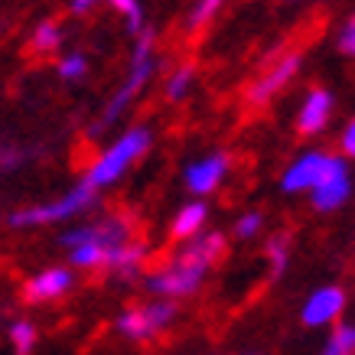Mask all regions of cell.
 <instances>
[{
  "instance_id": "8fae6325",
  "label": "cell",
  "mask_w": 355,
  "mask_h": 355,
  "mask_svg": "<svg viewBox=\"0 0 355 355\" xmlns=\"http://www.w3.org/2000/svg\"><path fill=\"white\" fill-rule=\"evenodd\" d=\"M297 69H300V55H297V53L284 55L280 62H274L268 72L254 82V85L248 88V101H251V105H268L270 98L277 95L280 88H284L293 76H297Z\"/></svg>"
},
{
  "instance_id": "ffe728a7",
  "label": "cell",
  "mask_w": 355,
  "mask_h": 355,
  "mask_svg": "<svg viewBox=\"0 0 355 355\" xmlns=\"http://www.w3.org/2000/svg\"><path fill=\"white\" fill-rule=\"evenodd\" d=\"M268 258H270V274H274V277L287 270V258H291V245H287V238H280V235L270 238L268 241Z\"/></svg>"
},
{
  "instance_id": "d6986e66",
  "label": "cell",
  "mask_w": 355,
  "mask_h": 355,
  "mask_svg": "<svg viewBox=\"0 0 355 355\" xmlns=\"http://www.w3.org/2000/svg\"><path fill=\"white\" fill-rule=\"evenodd\" d=\"M55 72H59V78H65V82H76V78H85V72H88V59H85L82 53L62 55V59L55 62Z\"/></svg>"
},
{
  "instance_id": "277c9868",
  "label": "cell",
  "mask_w": 355,
  "mask_h": 355,
  "mask_svg": "<svg viewBox=\"0 0 355 355\" xmlns=\"http://www.w3.org/2000/svg\"><path fill=\"white\" fill-rule=\"evenodd\" d=\"M98 199V193L92 186L82 180L76 189H69L65 196L53 199V202H40V205H30V209H17L10 216V225L13 228H33V225H53V222H65V218L78 216L92 209Z\"/></svg>"
},
{
  "instance_id": "ac0fdd59",
  "label": "cell",
  "mask_w": 355,
  "mask_h": 355,
  "mask_svg": "<svg viewBox=\"0 0 355 355\" xmlns=\"http://www.w3.org/2000/svg\"><path fill=\"white\" fill-rule=\"evenodd\" d=\"M10 343L20 355H30L33 345H36V326H33L30 320H17V323H10Z\"/></svg>"
},
{
  "instance_id": "6da1fadb",
  "label": "cell",
  "mask_w": 355,
  "mask_h": 355,
  "mask_svg": "<svg viewBox=\"0 0 355 355\" xmlns=\"http://www.w3.org/2000/svg\"><path fill=\"white\" fill-rule=\"evenodd\" d=\"M222 251H225V238L218 235V232L193 238V245H186L166 268L157 270V274L147 280V287H150L160 300L189 297V293L199 291V284L205 280L209 268L222 258Z\"/></svg>"
},
{
  "instance_id": "7a4b0ae2",
  "label": "cell",
  "mask_w": 355,
  "mask_h": 355,
  "mask_svg": "<svg viewBox=\"0 0 355 355\" xmlns=\"http://www.w3.org/2000/svg\"><path fill=\"white\" fill-rule=\"evenodd\" d=\"M153 46H157V33L147 26V30L134 40V49H130V65H128V78H124V82H121V88L111 95V101H108V108H105V114H101V121L88 130L92 137H98L101 130H108L111 124H114V121L128 111L130 101L144 92V85L150 82V76L157 72V55H153Z\"/></svg>"
},
{
  "instance_id": "484cf974",
  "label": "cell",
  "mask_w": 355,
  "mask_h": 355,
  "mask_svg": "<svg viewBox=\"0 0 355 355\" xmlns=\"http://www.w3.org/2000/svg\"><path fill=\"white\" fill-rule=\"evenodd\" d=\"M69 10H72V13H78V17H82V13H88V10H92V3H88V0H78V3H76V0H72V3H69Z\"/></svg>"
},
{
  "instance_id": "52a82bcc",
  "label": "cell",
  "mask_w": 355,
  "mask_h": 355,
  "mask_svg": "<svg viewBox=\"0 0 355 355\" xmlns=\"http://www.w3.org/2000/svg\"><path fill=\"white\" fill-rule=\"evenodd\" d=\"M329 160H333V153H323V150H306L300 153L297 160L284 170V176H280V189L284 193H313L316 186H320V180L326 176V166H329Z\"/></svg>"
},
{
  "instance_id": "7402d4cb",
  "label": "cell",
  "mask_w": 355,
  "mask_h": 355,
  "mask_svg": "<svg viewBox=\"0 0 355 355\" xmlns=\"http://www.w3.org/2000/svg\"><path fill=\"white\" fill-rule=\"evenodd\" d=\"M114 10L124 17V23H128L130 33H137L140 36V33L147 30V26H144V7H140L137 0H118V3H114Z\"/></svg>"
},
{
  "instance_id": "5b68a950",
  "label": "cell",
  "mask_w": 355,
  "mask_h": 355,
  "mask_svg": "<svg viewBox=\"0 0 355 355\" xmlns=\"http://www.w3.org/2000/svg\"><path fill=\"white\" fill-rule=\"evenodd\" d=\"M173 316H176V303L173 300H150L144 303V306H130L118 316V333L134 339V343H144V339H150L157 336L160 329L173 323Z\"/></svg>"
},
{
  "instance_id": "9c48e42d",
  "label": "cell",
  "mask_w": 355,
  "mask_h": 355,
  "mask_svg": "<svg viewBox=\"0 0 355 355\" xmlns=\"http://www.w3.org/2000/svg\"><path fill=\"white\" fill-rule=\"evenodd\" d=\"M345 310V291L343 287H320V291L310 293V300L303 303L300 310V323L316 329V326H326L339 320Z\"/></svg>"
},
{
  "instance_id": "603a6c76",
  "label": "cell",
  "mask_w": 355,
  "mask_h": 355,
  "mask_svg": "<svg viewBox=\"0 0 355 355\" xmlns=\"http://www.w3.org/2000/svg\"><path fill=\"white\" fill-rule=\"evenodd\" d=\"M261 225H264V216H261V212H245V216L235 222V235L241 238V241H248V238L258 235Z\"/></svg>"
},
{
  "instance_id": "3957f363",
  "label": "cell",
  "mask_w": 355,
  "mask_h": 355,
  "mask_svg": "<svg viewBox=\"0 0 355 355\" xmlns=\"http://www.w3.org/2000/svg\"><path fill=\"white\" fill-rule=\"evenodd\" d=\"M150 144H153V134H150V128H130V130H124L114 144H111L108 150H101L95 157V163L88 166V173H85V183L92 186V189H105V186H111V183H118L121 176L134 166V163L144 157V153L150 150Z\"/></svg>"
},
{
  "instance_id": "30bf717a",
  "label": "cell",
  "mask_w": 355,
  "mask_h": 355,
  "mask_svg": "<svg viewBox=\"0 0 355 355\" xmlns=\"http://www.w3.org/2000/svg\"><path fill=\"white\" fill-rule=\"evenodd\" d=\"M72 284H76V277H72V270L69 268H46V270H40V274H33V277L26 280L23 297H26L30 303L59 300V297H65V293L72 291Z\"/></svg>"
},
{
  "instance_id": "44dd1931",
  "label": "cell",
  "mask_w": 355,
  "mask_h": 355,
  "mask_svg": "<svg viewBox=\"0 0 355 355\" xmlns=\"http://www.w3.org/2000/svg\"><path fill=\"white\" fill-rule=\"evenodd\" d=\"M216 10H218V0H202V3H196L193 10H189V17H186V30L199 33L202 26H209V20L216 17Z\"/></svg>"
},
{
  "instance_id": "e0dca14e",
  "label": "cell",
  "mask_w": 355,
  "mask_h": 355,
  "mask_svg": "<svg viewBox=\"0 0 355 355\" xmlns=\"http://www.w3.org/2000/svg\"><path fill=\"white\" fill-rule=\"evenodd\" d=\"M193 78H196L193 65L189 62L180 65V69L170 76V82H166V98H170V101H183V98L189 95V88H193Z\"/></svg>"
},
{
  "instance_id": "ba28073f",
  "label": "cell",
  "mask_w": 355,
  "mask_h": 355,
  "mask_svg": "<svg viewBox=\"0 0 355 355\" xmlns=\"http://www.w3.org/2000/svg\"><path fill=\"white\" fill-rule=\"evenodd\" d=\"M228 153H209V157H199V160H193L189 166H186L183 173V183L189 193L196 196H209L216 193L218 183L225 180L228 173Z\"/></svg>"
},
{
  "instance_id": "9a60e30c",
  "label": "cell",
  "mask_w": 355,
  "mask_h": 355,
  "mask_svg": "<svg viewBox=\"0 0 355 355\" xmlns=\"http://www.w3.org/2000/svg\"><path fill=\"white\" fill-rule=\"evenodd\" d=\"M59 43H62V26H59V20L49 17V20L36 23V30H33V36H30L33 53H55Z\"/></svg>"
},
{
  "instance_id": "8992f818",
  "label": "cell",
  "mask_w": 355,
  "mask_h": 355,
  "mask_svg": "<svg viewBox=\"0 0 355 355\" xmlns=\"http://www.w3.org/2000/svg\"><path fill=\"white\" fill-rule=\"evenodd\" d=\"M352 196V176H349V166H345L343 157H333L329 166H326V176L320 180V186L310 193L313 209L316 212H336L343 209Z\"/></svg>"
},
{
  "instance_id": "cb8c5ba5",
  "label": "cell",
  "mask_w": 355,
  "mask_h": 355,
  "mask_svg": "<svg viewBox=\"0 0 355 355\" xmlns=\"http://www.w3.org/2000/svg\"><path fill=\"white\" fill-rule=\"evenodd\" d=\"M339 53H343V55H355V13L345 20L343 30H339Z\"/></svg>"
},
{
  "instance_id": "4fadbf2b",
  "label": "cell",
  "mask_w": 355,
  "mask_h": 355,
  "mask_svg": "<svg viewBox=\"0 0 355 355\" xmlns=\"http://www.w3.org/2000/svg\"><path fill=\"white\" fill-rule=\"evenodd\" d=\"M205 218H209V209H205V202H186L180 205V212H176V218H173V228L170 235L180 238V241H189V238H199V232H202Z\"/></svg>"
},
{
  "instance_id": "d4e9b609",
  "label": "cell",
  "mask_w": 355,
  "mask_h": 355,
  "mask_svg": "<svg viewBox=\"0 0 355 355\" xmlns=\"http://www.w3.org/2000/svg\"><path fill=\"white\" fill-rule=\"evenodd\" d=\"M339 147H343V157H349V160H355V118L345 124L343 137H339Z\"/></svg>"
},
{
  "instance_id": "5bb4252c",
  "label": "cell",
  "mask_w": 355,
  "mask_h": 355,
  "mask_svg": "<svg viewBox=\"0 0 355 355\" xmlns=\"http://www.w3.org/2000/svg\"><path fill=\"white\" fill-rule=\"evenodd\" d=\"M144 261H147V248L130 238L128 245H121V248H114V251H111L108 268L118 270V274H137Z\"/></svg>"
},
{
  "instance_id": "7c38bea8",
  "label": "cell",
  "mask_w": 355,
  "mask_h": 355,
  "mask_svg": "<svg viewBox=\"0 0 355 355\" xmlns=\"http://www.w3.org/2000/svg\"><path fill=\"white\" fill-rule=\"evenodd\" d=\"M329 114H333V95L326 88H313L310 95L303 98L300 114H297V130L303 137H313L329 124Z\"/></svg>"
},
{
  "instance_id": "2e32d148",
  "label": "cell",
  "mask_w": 355,
  "mask_h": 355,
  "mask_svg": "<svg viewBox=\"0 0 355 355\" xmlns=\"http://www.w3.org/2000/svg\"><path fill=\"white\" fill-rule=\"evenodd\" d=\"M320 355H355V326L352 323H339L326 339L323 352Z\"/></svg>"
}]
</instances>
